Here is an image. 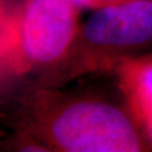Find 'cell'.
I'll return each mask as SVG.
<instances>
[{"instance_id":"6da1fadb","label":"cell","mask_w":152,"mask_h":152,"mask_svg":"<svg viewBox=\"0 0 152 152\" xmlns=\"http://www.w3.org/2000/svg\"><path fill=\"white\" fill-rule=\"evenodd\" d=\"M7 121L49 152L152 151L124 102L62 88L22 86L8 96Z\"/></svg>"},{"instance_id":"5b68a950","label":"cell","mask_w":152,"mask_h":152,"mask_svg":"<svg viewBox=\"0 0 152 152\" xmlns=\"http://www.w3.org/2000/svg\"><path fill=\"white\" fill-rule=\"evenodd\" d=\"M2 150L9 151H37V152H49L41 142L34 139L29 134L22 131H12V134L7 137L1 144Z\"/></svg>"},{"instance_id":"ba28073f","label":"cell","mask_w":152,"mask_h":152,"mask_svg":"<svg viewBox=\"0 0 152 152\" xmlns=\"http://www.w3.org/2000/svg\"><path fill=\"white\" fill-rule=\"evenodd\" d=\"M20 0H0V11H5L16 6Z\"/></svg>"},{"instance_id":"8992f818","label":"cell","mask_w":152,"mask_h":152,"mask_svg":"<svg viewBox=\"0 0 152 152\" xmlns=\"http://www.w3.org/2000/svg\"><path fill=\"white\" fill-rule=\"evenodd\" d=\"M75 5L80 9V10H83V9H97L98 5H97V0H71Z\"/></svg>"},{"instance_id":"3957f363","label":"cell","mask_w":152,"mask_h":152,"mask_svg":"<svg viewBox=\"0 0 152 152\" xmlns=\"http://www.w3.org/2000/svg\"><path fill=\"white\" fill-rule=\"evenodd\" d=\"M80 9L71 0H20L0 11L1 94L55 64L80 26Z\"/></svg>"},{"instance_id":"277c9868","label":"cell","mask_w":152,"mask_h":152,"mask_svg":"<svg viewBox=\"0 0 152 152\" xmlns=\"http://www.w3.org/2000/svg\"><path fill=\"white\" fill-rule=\"evenodd\" d=\"M113 75L122 100L152 147V52L126 59Z\"/></svg>"},{"instance_id":"52a82bcc","label":"cell","mask_w":152,"mask_h":152,"mask_svg":"<svg viewBox=\"0 0 152 152\" xmlns=\"http://www.w3.org/2000/svg\"><path fill=\"white\" fill-rule=\"evenodd\" d=\"M129 1H133V0H97V5L98 8H102L105 6L120 5V4H124V2H129Z\"/></svg>"},{"instance_id":"7a4b0ae2","label":"cell","mask_w":152,"mask_h":152,"mask_svg":"<svg viewBox=\"0 0 152 152\" xmlns=\"http://www.w3.org/2000/svg\"><path fill=\"white\" fill-rule=\"evenodd\" d=\"M151 48L152 0L105 6L80 24L60 60L22 86L64 88L81 77L113 73L123 61Z\"/></svg>"}]
</instances>
